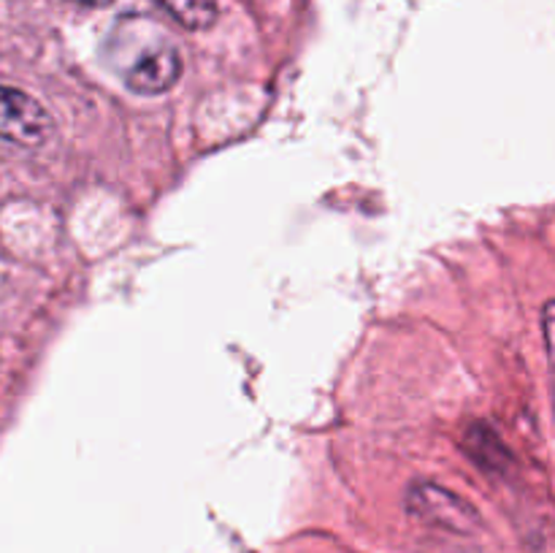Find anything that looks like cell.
Here are the masks:
<instances>
[{"label": "cell", "instance_id": "1", "mask_svg": "<svg viewBox=\"0 0 555 553\" xmlns=\"http://www.w3.org/2000/svg\"><path fill=\"white\" fill-rule=\"evenodd\" d=\"M406 510L415 518L439 526V529L455 531V535H475L482 526L480 513L466 499L437 483H415L406 491Z\"/></svg>", "mask_w": 555, "mask_h": 553}, {"label": "cell", "instance_id": "2", "mask_svg": "<svg viewBox=\"0 0 555 553\" xmlns=\"http://www.w3.org/2000/svg\"><path fill=\"white\" fill-rule=\"evenodd\" d=\"M52 136V117L27 92L0 85V139L20 146H38Z\"/></svg>", "mask_w": 555, "mask_h": 553}, {"label": "cell", "instance_id": "3", "mask_svg": "<svg viewBox=\"0 0 555 553\" xmlns=\"http://www.w3.org/2000/svg\"><path fill=\"white\" fill-rule=\"evenodd\" d=\"M182 57L171 43H155L144 49L133 63L125 68V87L135 95H163L171 90L182 76Z\"/></svg>", "mask_w": 555, "mask_h": 553}, {"label": "cell", "instance_id": "4", "mask_svg": "<svg viewBox=\"0 0 555 553\" xmlns=\"http://www.w3.org/2000/svg\"><path fill=\"white\" fill-rule=\"evenodd\" d=\"M464 453L475 461L477 466L488 472V475H502L513 464V455H509L507 445L502 442L496 432L486 423H472L464 432Z\"/></svg>", "mask_w": 555, "mask_h": 553}, {"label": "cell", "instance_id": "5", "mask_svg": "<svg viewBox=\"0 0 555 553\" xmlns=\"http://www.w3.org/2000/svg\"><path fill=\"white\" fill-rule=\"evenodd\" d=\"M188 30H206L217 22L215 0H157Z\"/></svg>", "mask_w": 555, "mask_h": 553}, {"label": "cell", "instance_id": "6", "mask_svg": "<svg viewBox=\"0 0 555 553\" xmlns=\"http://www.w3.org/2000/svg\"><path fill=\"white\" fill-rule=\"evenodd\" d=\"M68 3L85 5V9H106V5H112L114 0H68Z\"/></svg>", "mask_w": 555, "mask_h": 553}]
</instances>
